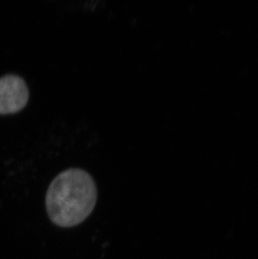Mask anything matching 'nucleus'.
<instances>
[{"label": "nucleus", "mask_w": 258, "mask_h": 259, "mask_svg": "<svg viewBox=\"0 0 258 259\" xmlns=\"http://www.w3.org/2000/svg\"><path fill=\"white\" fill-rule=\"evenodd\" d=\"M97 200L98 189L93 176L84 169L71 168L52 181L47 190L46 207L55 225L73 228L91 215Z\"/></svg>", "instance_id": "f257e3e1"}, {"label": "nucleus", "mask_w": 258, "mask_h": 259, "mask_svg": "<svg viewBox=\"0 0 258 259\" xmlns=\"http://www.w3.org/2000/svg\"><path fill=\"white\" fill-rule=\"evenodd\" d=\"M29 97V89L22 77L10 74L0 78V114H12L22 110Z\"/></svg>", "instance_id": "f03ea898"}]
</instances>
